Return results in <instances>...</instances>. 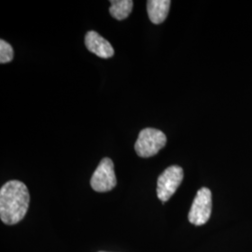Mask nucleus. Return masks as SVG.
I'll return each mask as SVG.
<instances>
[{"mask_svg": "<svg viewBox=\"0 0 252 252\" xmlns=\"http://www.w3.org/2000/svg\"><path fill=\"white\" fill-rule=\"evenodd\" d=\"M30 195L26 184L10 180L0 189V218L7 225L20 222L27 214Z\"/></svg>", "mask_w": 252, "mask_h": 252, "instance_id": "nucleus-1", "label": "nucleus"}, {"mask_svg": "<svg viewBox=\"0 0 252 252\" xmlns=\"http://www.w3.org/2000/svg\"><path fill=\"white\" fill-rule=\"evenodd\" d=\"M166 144V135L162 131L154 128L143 129L137 137L135 150L136 154L142 158L156 155Z\"/></svg>", "mask_w": 252, "mask_h": 252, "instance_id": "nucleus-2", "label": "nucleus"}, {"mask_svg": "<svg viewBox=\"0 0 252 252\" xmlns=\"http://www.w3.org/2000/svg\"><path fill=\"white\" fill-rule=\"evenodd\" d=\"M184 178L183 169L179 165H172L160 175L157 181V196L162 203L167 202L180 187Z\"/></svg>", "mask_w": 252, "mask_h": 252, "instance_id": "nucleus-3", "label": "nucleus"}, {"mask_svg": "<svg viewBox=\"0 0 252 252\" xmlns=\"http://www.w3.org/2000/svg\"><path fill=\"white\" fill-rule=\"evenodd\" d=\"M212 211V194L210 189L202 188L197 191V194L192 202L189 212V220L193 225L201 226L206 224Z\"/></svg>", "mask_w": 252, "mask_h": 252, "instance_id": "nucleus-4", "label": "nucleus"}, {"mask_svg": "<svg viewBox=\"0 0 252 252\" xmlns=\"http://www.w3.org/2000/svg\"><path fill=\"white\" fill-rule=\"evenodd\" d=\"M116 185L117 179L113 162L109 158H104L91 179V186L97 192H107L114 189Z\"/></svg>", "mask_w": 252, "mask_h": 252, "instance_id": "nucleus-5", "label": "nucleus"}, {"mask_svg": "<svg viewBox=\"0 0 252 252\" xmlns=\"http://www.w3.org/2000/svg\"><path fill=\"white\" fill-rule=\"evenodd\" d=\"M85 46L88 51L100 58L108 59L114 55V49L112 45L95 31H89L86 34Z\"/></svg>", "mask_w": 252, "mask_h": 252, "instance_id": "nucleus-6", "label": "nucleus"}, {"mask_svg": "<svg viewBox=\"0 0 252 252\" xmlns=\"http://www.w3.org/2000/svg\"><path fill=\"white\" fill-rule=\"evenodd\" d=\"M170 0H149L147 2L148 15L154 25H160L167 17L169 13Z\"/></svg>", "mask_w": 252, "mask_h": 252, "instance_id": "nucleus-7", "label": "nucleus"}, {"mask_svg": "<svg viewBox=\"0 0 252 252\" xmlns=\"http://www.w3.org/2000/svg\"><path fill=\"white\" fill-rule=\"evenodd\" d=\"M109 12L113 18L122 21L127 18L132 12L134 2L132 0H112Z\"/></svg>", "mask_w": 252, "mask_h": 252, "instance_id": "nucleus-8", "label": "nucleus"}, {"mask_svg": "<svg viewBox=\"0 0 252 252\" xmlns=\"http://www.w3.org/2000/svg\"><path fill=\"white\" fill-rule=\"evenodd\" d=\"M13 49L7 41L0 40V63H7L13 60Z\"/></svg>", "mask_w": 252, "mask_h": 252, "instance_id": "nucleus-9", "label": "nucleus"}, {"mask_svg": "<svg viewBox=\"0 0 252 252\" xmlns=\"http://www.w3.org/2000/svg\"></svg>", "mask_w": 252, "mask_h": 252, "instance_id": "nucleus-10", "label": "nucleus"}]
</instances>
